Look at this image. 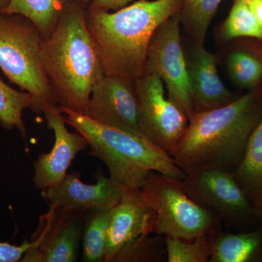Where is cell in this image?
<instances>
[{"label":"cell","instance_id":"6da1fadb","mask_svg":"<svg viewBox=\"0 0 262 262\" xmlns=\"http://www.w3.org/2000/svg\"><path fill=\"white\" fill-rule=\"evenodd\" d=\"M261 115V96L256 89L222 107L195 113L169 155L184 172L219 169L232 173Z\"/></svg>","mask_w":262,"mask_h":262},{"label":"cell","instance_id":"7a4b0ae2","mask_svg":"<svg viewBox=\"0 0 262 262\" xmlns=\"http://www.w3.org/2000/svg\"><path fill=\"white\" fill-rule=\"evenodd\" d=\"M86 7L74 1L48 37L40 61L58 107L85 115L95 84L105 76L97 46L88 28Z\"/></svg>","mask_w":262,"mask_h":262},{"label":"cell","instance_id":"3957f363","mask_svg":"<svg viewBox=\"0 0 262 262\" xmlns=\"http://www.w3.org/2000/svg\"><path fill=\"white\" fill-rule=\"evenodd\" d=\"M183 0H138L120 9L88 7L85 20L97 46L105 75L135 80L144 74L151 37L182 10Z\"/></svg>","mask_w":262,"mask_h":262},{"label":"cell","instance_id":"277c9868","mask_svg":"<svg viewBox=\"0 0 262 262\" xmlns=\"http://www.w3.org/2000/svg\"><path fill=\"white\" fill-rule=\"evenodd\" d=\"M59 108L67 125L83 136L96 157L106 165L110 177L125 191L139 190L151 172L183 180L185 172L170 155L144 136L94 121L86 115Z\"/></svg>","mask_w":262,"mask_h":262},{"label":"cell","instance_id":"5b68a950","mask_svg":"<svg viewBox=\"0 0 262 262\" xmlns=\"http://www.w3.org/2000/svg\"><path fill=\"white\" fill-rule=\"evenodd\" d=\"M139 193L154 211L155 234L191 241L220 230L221 221L188 194L182 180L151 172Z\"/></svg>","mask_w":262,"mask_h":262},{"label":"cell","instance_id":"8992f818","mask_svg":"<svg viewBox=\"0 0 262 262\" xmlns=\"http://www.w3.org/2000/svg\"><path fill=\"white\" fill-rule=\"evenodd\" d=\"M42 37L24 15L0 12V69L10 82L32 95L37 112L57 104L40 61Z\"/></svg>","mask_w":262,"mask_h":262},{"label":"cell","instance_id":"52a82bcc","mask_svg":"<svg viewBox=\"0 0 262 262\" xmlns=\"http://www.w3.org/2000/svg\"><path fill=\"white\" fill-rule=\"evenodd\" d=\"M181 25L180 13H178L156 29L148 47L144 74L157 75L161 79L168 91V99L189 120L195 113L191 99Z\"/></svg>","mask_w":262,"mask_h":262},{"label":"cell","instance_id":"ba28073f","mask_svg":"<svg viewBox=\"0 0 262 262\" xmlns=\"http://www.w3.org/2000/svg\"><path fill=\"white\" fill-rule=\"evenodd\" d=\"M134 83L141 134L169 154L187 130L189 120L165 96L158 76L144 74Z\"/></svg>","mask_w":262,"mask_h":262},{"label":"cell","instance_id":"9c48e42d","mask_svg":"<svg viewBox=\"0 0 262 262\" xmlns=\"http://www.w3.org/2000/svg\"><path fill=\"white\" fill-rule=\"evenodd\" d=\"M186 192L220 221L233 222L251 211V203L230 172L219 169L185 172Z\"/></svg>","mask_w":262,"mask_h":262},{"label":"cell","instance_id":"30bf717a","mask_svg":"<svg viewBox=\"0 0 262 262\" xmlns=\"http://www.w3.org/2000/svg\"><path fill=\"white\" fill-rule=\"evenodd\" d=\"M84 115L102 125L142 135L134 80L105 75L95 84Z\"/></svg>","mask_w":262,"mask_h":262},{"label":"cell","instance_id":"8fae6325","mask_svg":"<svg viewBox=\"0 0 262 262\" xmlns=\"http://www.w3.org/2000/svg\"><path fill=\"white\" fill-rule=\"evenodd\" d=\"M48 126L55 135L51 151L40 154L34 163L33 183L40 190L59 185L80 151L89 146L87 141L78 132H70L58 105L48 104L42 108Z\"/></svg>","mask_w":262,"mask_h":262},{"label":"cell","instance_id":"7c38bea8","mask_svg":"<svg viewBox=\"0 0 262 262\" xmlns=\"http://www.w3.org/2000/svg\"><path fill=\"white\" fill-rule=\"evenodd\" d=\"M77 172L67 173L63 182L42 191V196L51 210L67 212L102 211L113 209L125 191L110 177L99 172L96 183L88 184Z\"/></svg>","mask_w":262,"mask_h":262},{"label":"cell","instance_id":"4fadbf2b","mask_svg":"<svg viewBox=\"0 0 262 262\" xmlns=\"http://www.w3.org/2000/svg\"><path fill=\"white\" fill-rule=\"evenodd\" d=\"M185 56L194 113L222 107L235 99L221 80L216 58L205 45L192 44Z\"/></svg>","mask_w":262,"mask_h":262},{"label":"cell","instance_id":"5bb4252c","mask_svg":"<svg viewBox=\"0 0 262 262\" xmlns=\"http://www.w3.org/2000/svg\"><path fill=\"white\" fill-rule=\"evenodd\" d=\"M155 214L141 199L139 190L127 191L113 208L108 227L104 262H113L127 243L154 233Z\"/></svg>","mask_w":262,"mask_h":262},{"label":"cell","instance_id":"9a60e30c","mask_svg":"<svg viewBox=\"0 0 262 262\" xmlns=\"http://www.w3.org/2000/svg\"><path fill=\"white\" fill-rule=\"evenodd\" d=\"M234 178L254 208L262 203V115L250 136L242 161L232 172Z\"/></svg>","mask_w":262,"mask_h":262},{"label":"cell","instance_id":"2e32d148","mask_svg":"<svg viewBox=\"0 0 262 262\" xmlns=\"http://www.w3.org/2000/svg\"><path fill=\"white\" fill-rule=\"evenodd\" d=\"M75 0H10L3 12L24 15L39 29L42 38L56 28L66 10Z\"/></svg>","mask_w":262,"mask_h":262},{"label":"cell","instance_id":"e0dca14e","mask_svg":"<svg viewBox=\"0 0 262 262\" xmlns=\"http://www.w3.org/2000/svg\"><path fill=\"white\" fill-rule=\"evenodd\" d=\"M75 218L61 227L42 248L34 261L75 262L78 257L83 222Z\"/></svg>","mask_w":262,"mask_h":262},{"label":"cell","instance_id":"ac0fdd59","mask_svg":"<svg viewBox=\"0 0 262 262\" xmlns=\"http://www.w3.org/2000/svg\"><path fill=\"white\" fill-rule=\"evenodd\" d=\"M261 243L259 232L215 234L209 262H246L252 258Z\"/></svg>","mask_w":262,"mask_h":262},{"label":"cell","instance_id":"d6986e66","mask_svg":"<svg viewBox=\"0 0 262 262\" xmlns=\"http://www.w3.org/2000/svg\"><path fill=\"white\" fill-rule=\"evenodd\" d=\"M37 112L35 98L24 91H17L0 78V124L8 130L16 128L25 139L27 129L23 113L27 108Z\"/></svg>","mask_w":262,"mask_h":262},{"label":"cell","instance_id":"ffe728a7","mask_svg":"<svg viewBox=\"0 0 262 262\" xmlns=\"http://www.w3.org/2000/svg\"><path fill=\"white\" fill-rule=\"evenodd\" d=\"M223 0H183L180 11L184 26L192 44L205 45L212 19Z\"/></svg>","mask_w":262,"mask_h":262},{"label":"cell","instance_id":"44dd1931","mask_svg":"<svg viewBox=\"0 0 262 262\" xmlns=\"http://www.w3.org/2000/svg\"><path fill=\"white\" fill-rule=\"evenodd\" d=\"M219 37L226 42L239 37L262 39V27L247 0H234L228 16L221 26Z\"/></svg>","mask_w":262,"mask_h":262},{"label":"cell","instance_id":"7402d4cb","mask_svg":"<svg viewBox=\"0 0 262 262\" xmlns=\"http://www.w3.org/2000/svg\"><path fill=\"white\" fill-rule=\"evenodd\" d=\"M113 209L94 211L88 220L82 239V261H104L108 227Z\"/></svg>","mask_w":262,"mask_h":262},{"label":"cell","instance_id":"603a6c76","mask_svg":"<svg viewBox=\"0 0 262 262\" xmlns=\"http://www.w3.org/2000/svg\"><path fill=\"white\" fill-rule=\"evenodd\" d=\"M227 69L234 84L242 89H256L262 81V60L244 50L232 51L227 57Z\"/></svg>","mask_w":262,"mask_h":262},{"label":"cell","instance_id":"cb8c5ba5","mask_svg":"<svg viewBox=\"0 0 262 262\" xmlns=\"http://www.w3.org/2000/svg\"><path fill=\"white\" fill-rule=\"evenodd\" d=\"M214 236L215 234H204L191 241L165 237L167 261H209L213 251Z\"/></svg>","mask_w":262,"mask_h":262},{"label":"cell","instance_id":"d4e9b609","mask_svg":"<svg viewBox=\"0 0 262 262\" xmlns=\"http://www.w3.org/2000/svg\"><path fill=\"white\" fill-rule=\"evenodd\" d=\"M143 234L127 243L117 253L113 261L120 262H158L166 256L165 239L163 236L155 234Z\"/></svg>","mask_w":262,"mask_h":262},{"label":"cell","instance_id":"484cf974","mask_svg":"<svg viewBox=\"0 0 262 262\" xmlns=\"http://www.w3.org/2000/svg\"><path fill=\"white\" fill-rule=\"evenodd\" d=\"M34 245V242H25L20 246L0 242V262L21 261L26 253Z\"/></svg>","mask_w":262,"mask_h":262},{"label":"cell","instance_id":"4316f807","mask_svg":"<svg viewBox=\"0 0 262 262\" xmlns=\"http://www.w3.org/2000/svg\"><path fill=\"white\" fill-rule=\"evenodd\" d=\"M134 0H95L89 8L94 9L106 10H117L124 8L132 3Z\"/></svg>","mask_w":262,"mask_h":262},{"label":"cell","instance_id":"83f0119b","mask_svg":"<svg viewBox=\"0 0 262 262\" xmlns=\"http://www.w3.org/2000/svg\"><path fill=\"white\" fill-rule=\"evenodd\" d=\"M248 4L262 27V0H247Z\"/></svg>","mask_w":262,"mask_h":262},{"label":"cell","instance_id":"f1b7e54d","mask_svg":"<svg viewBox=\"0 0 262 262\" xmlns=\"http://www.w3.org/2000/svg\"><path fill=\"white\" fill-rule=\"evenodd\" d=\"M10 0H0V12L3 11L8 6Z\"/></svg>","mask_w":262,"mask_h":262},{"label":"cell","instance_id":"f546056e","mask_svg":"<svg viewBox=\"0 0 262 262\" xmlns=\"http://www.w3.org/2000/svg\"><path fill=\"white\" fill-rule=\"evenodd\" d=\"M76 1L78 2L80 4H82V5H84V6H85L86 8H88V7H89L93 2H94L95 0H76Z\"/></svg>","mask_w":262,"mask_h":262},{"label":"cell","instance_id":"4dcf8cb0","mask_svg":"<svg viewBox=\"0 0 262 262\" xmlns=\"http://www.w3.org/2000/svg\"><path fill=\"white\" fill-rule=\"evenodd\" d=\"M255 208H256V213L262 219V203Z\"/></svg>","mask_w":262,"mask_h":262}]
</instances>
